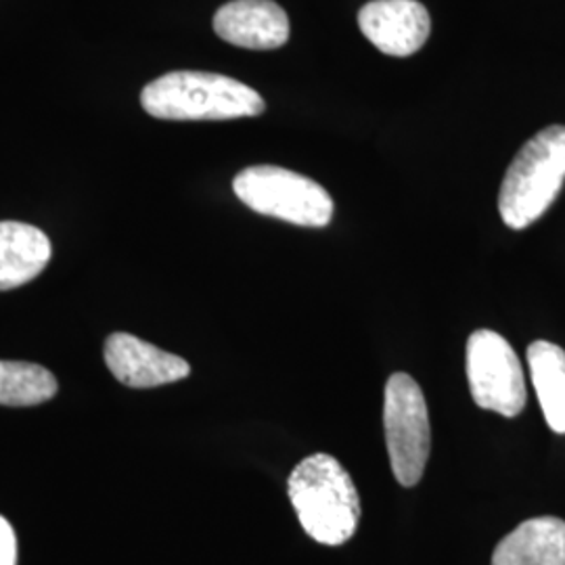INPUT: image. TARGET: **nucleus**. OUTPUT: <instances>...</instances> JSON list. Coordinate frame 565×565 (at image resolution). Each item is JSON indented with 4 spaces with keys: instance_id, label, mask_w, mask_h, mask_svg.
Instances as JSON below:
<instances>
[{
    "instance_id": "nucleus-1",
    "label": "nucleus",
    "mask_w": 565,
    "mask_h": 565,
    "mask_svg": "<svg viewBox=\"0 0 565 565\" xmlns=\"http://www.w3.org/2000/svg\"><path fill=\"white\" fill-rule=\"evenodd\" d=\"M289 501L303 532L317 543L340 546L348 543L361 520V499L343 465L317 452L306 457L289 476Z\"/></svg>"
},
{
    "instance_id": "nucleus-2",
    "label": "nucleus",
    "mask_w": 565,
    "mask_h": 565,
    "mask_svg": "<svg viewBox=\"0 0 565 565\" xmlns=\"http://www.w3.org/2000/svg\"><path fill=\"white\" fill-rule=\"evenodd\" d=\"M141 105L151 118L177 121L254 118L266 109L263 97L247 84L207 72H170L149 82Z\"/></svg>"
},
{
    "instance_id": "nucleus-3",
    "label": "nucleus",
    "mask_w": 565,
    "mask_h": 565,
    "mask_svg": "<svg viewBox=\"0 0 565 565\" xmlns=\"http://www.w3.org/2000/svg\"><path fill=\"white\" fill-rule=\"evenodd\" d=\"M565 182V126H548L525 142L509 166L499 193L503 223L522 231L536 223Z\"/></svg>"
},
{
    "instance_id": "nucleus-4",
    "label": "nucleus",
    "mask_w": 565,
    "mask_h": 565,
    "mask_svg": "<svg viewBox=\"0 0 565 565\" xmlns=\"http://www.w3.org/2000/svg\"><path fill=\"white\" fill-rule=\"evenodd\" d=\"M249 210L285 223L321 228L333 218V200L319 182L279 166H252L233 181Z\"/></svg>"
},
{
    "instance_id": "nucleus-5",
    "label": "nucleus",
    "mask_w": 565,
    "mask_h": 565,
    "mask_svg": "<svg viewBox=\"0 0 565 565\" xmlns=\"http://www.w3.org/2000/svg\"><path fill=\"white\" fill-rule=\"evenodd\" d=\"M384 425L387 455L398 484H419L429 459L431 429L424 392L406 373H394L385 384Z\"/></svg>"
},
{
    "instance_id": "nucleus-6",
    "label": "nucleus",
    "mask_w": 565,
    "mask_h": 565,
    "mask_svg": "<svg viewBox=\"0 0 565 565\" xmlns=\"http://www.w3.org/2000/svg\"><path fill=\"white\" fill-rule=\"evenodd\" d=\"M467 380L476 404L503 417H518L525 408L522 363L503 335L480 329L467 340Z\"/></svg>"
},
{
    "instance_id": "nucleus-7",
    "label": "nucleus",
    "mask_w": 565,
    "mask_h": 565,
    "mask_svg": "<svg viewBox=\"0 0 565 565\" xmlns=\"http://www.w3.org/2000/svg\"><path fill=\"white\" fill-rule=\"evenodd\" d=\"M361 32L392 57L415 55L431 30L429 13L417 0H373L359 11Z\"/></svg>"
},
{
    "instance_id": "nucleus-8",
    "label": "nucleus",
    "mask_w": 565,
    "mask_h": 565,
    "mask_svg": "<svg viewBox=\"0 0 565 565\" xmlns=\"http://www.w3.org/2000/svg\"><path fill=\"white\" fill-rule=\"evenodd\" d=\"M105 363L128 387H158L189 377L191 366L181 356L142 342L130 333H114L105 342Z\"/></svg>"
},
{
    "instance_id": "nucleus-9",
    "label": "nucleus",
    "mask_w": 565,
    "mask_h": 565,
    "mask_svg": "<svg viewBox=\"0 0 565 565\" xmlns=\"http://www.w3.org/2000/svg\"><path fill=\"white\" fill-rule=\"evenodd\" d=\"M214 32L242 49L273 51L289 41V20L273 0H231L216 11Z\"/></svg>"
},
{
    "instance_id": "nucleus-10",
    "label": "nucleus",
    "mask_w": 565,
    "mask_h": 565,
    "mask_svg": "<svg viewBox=\"0 0 565 565\" xmlns=\"http://www.w3.org/2000/svg\"><path fill=\"white\" fill-rule=\"evenodd\" d=\"M51 256L53 247L41 228L15 221L0 223V291L36 279Z\"/></svg>"
},
{
    "instance_id": "nucleus-11",
    "label": "nucleus",
    "mask_w": 565,
    "mask_h": 565,
    "mask_svg": "<svg viewBox=\"0 0 565 565\" xmlns=\"http://www.w3.org/2000/svg\"><path fill=\"white\" fill-rule=\"evenodd\" d=\"M492 565H565V522L534 518L518 525L494 548Z\"/></svg>"
},
{
    "instance_id": "nucleus-12",
    "label": "nucleus",
    "mask_w": 565,
    "mask_h": 565,
    "mask_svg": "<svg viewBox=\"0 0 565 565\" xmlns=\"http://www.w3.org/2000/svg\"><path fill=\"white\" fill-rule=\"evenodd\" d=\"M527 366L546 424L555 434H565V350L557 343H530Z\"/></svg>"
},
{
    "instance_id": "nucleus-13",
    "label": "nucleus",
    "mask_w": 565,
    "mask_h": 565,
    "mask_svg": "<svg viewBox=\"0 0 565 565\" xmlns=\"http://www.w3.org/2000/svg\"><path fill=\"white\" fill-rule=\"evenodd\" d=\"M57 394L55 375L41 364L0 361V404L36 406Z\"/></svg>"
},
{
    "instance_id": "nucleus-14",
    "label": "nucleus",
    "mask_w": 565,
    "mask_h": 565,
    "mask_svg": "<svg viewBox=\"0 0 565 565\" xmlns=\"http://www.w3.org/2000/svg\"><path fill=\"white\" fill-rule=\"evenodd\" d=\"M0 565H18V539L11 524L0 515Z\"/></svg>"
}]
</instances>
